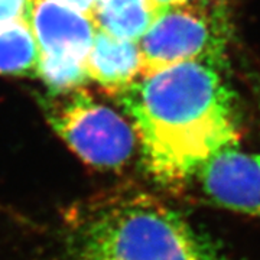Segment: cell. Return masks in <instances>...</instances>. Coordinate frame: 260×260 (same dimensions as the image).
<instances>
[{
    "instance_id": "1",
    "label": "cell",
    "mask_w": 260,
    "mask_h": 260,
    "mask_svg": "<svg viewBox=\"0 0 260 260\" xmlns=\"http://www.w3.org/2000/svg\"><path fill=\"white\" fill-rule=\"evenodd\" d=\"M114 97L160 184L185 182L218 150L239 143L236 97L221 67L201 61L168 67L139 75Z\"/></svg>"
},
{
    "instance_id": "2",
    "label": "cell",
    "mask_w": 260,
    "mask_h": 260,
    "mask_svg": "<svg viewBox=\"0 0 260 260\" xmlns=\"http://www.w3.org/2000/svg\"><path fill=\"white\" fill-rule=\"evenodd\" d=\"M73 260H227L156 198L123 192L90 205L71 237Z\"/></svg>"
},
{
    "instance_id": "3",
    "label": "cell",
    "mask_w": 260,
    "mask_h": 260,
    "mask_svg": "<svg viewBox=\"0 0 260 260\" xmlns=\"http://www.w3.org/2000/svg\"><path fill=\"white\" fill-rule=\"evenodd\" d=\"M229 38V16L220 0L160 9L138 41L140 75L191 61L223 68Z\"/></svg>"
},
{
    "instance_id": "4",
    "label": "cell",
    "mask_w": 260,
    "mask_h": 260,
    "mask_svg": "<svg viewBox=\"0 0 260 260\" xmlns=\"http://www.w3.org/2000/svg\"><path fill=\"white\" fill-rule=\"evenodd\" d=\"M48 119L65 143L88 165L121 168L133 155L138 136L132 123L100 104L83 88L52 94Z\"/></svg>"
},
{
    "instance_id": "5",
    "label": "cell",
    "mask_w": 260,
    "mask_h": 260,
    "mask_svg": "<svg viewBox=\"0 0 260 260\" xmlns=\"http://www.w3.org/2000/svg\"><path fill=\"white\" fill-rule=\"evenodd\" d=\"M204 194L218 207L260 218V153L233 145L198 169Z\"/></svg>"
},
{
    "instance_id": "6",
    "label": "cell",
    "mask_w": 260,
    "mask_h": 260,
    "mask_svg": "<svg viewBox=\"0 0 260 260\" xmlns=\"http://www.w3.org/2000/svg\"><path fill=\"white\" fill-rule=\"evenodd\" d=\"M29 23L39 54L87 61L97 23L93 16L61 0H34Z\"/></svg>"
},
{
    "instance_id": "7",
    "label": "cell",
    "mask_w": 260,
    "mask_h": 260,
    "mask_svg": "<svg viewBox=\"0 0 260 260\" xmlns=\"http://www.w3.org/2000/svg\"><path fill=\"white\" fill-rule=\"evenodd\" d=\"M142 55L138 42L119 39L97 29L87 56L88 77L112 95L126 88L140 75Z\"/></svg>"
},
{
    "instance_id": "8",
    "label": "cell",
    "mask_w": 260,
    "mask_h": 260,
    "mask_svg": "<svg viewBox=\"0 0 260 260\" xmlns=\"http://www.w3.org/2000/svg\"><path fill=\"white\" fill-rule=\"evenodd\" d=\"M159 12L153 0H99L94 20L109 35L138 42Z\"/></svg>"
},
{
    "instance_id": "9",
    "label": "cell",
    "mask_w": 260,
    "mask_h": 260,
    "mask_svg": "<svg viewBox=\"0 0 260 260\" xmlns=\"http://www.w3.org/2000/svg\"><path fill=\"white\" fill-rule=\"evenodd\" d=\"M39 47L29 20L0 22V74L38 77Z\"/></svg>"
},
{
    "instance_id": "10",
    "label": "cell",
    "mask_w": 260,
    "mask_h": 260,
    "mask_svg": "<svg viewBox=\"0 0 260 260\" xmlns=\"http://www.w3.org/2000/svg\"><path fill=\"white\" fill-rule=\"evenodd\" d=\"M38 77L44 80L52 94L67 93L75 88H81L90 80L87 73V61L42 54H39Z\"/></svg>"
},
{
    "instance_id": "11",
    "label": "cell",
    "mask_w": 260,
    "mask_h": 260,
    "mask_svg": "<svg viewBox=\"0 0 260 260\" xmlns=\"http://www.w3.org/2000/svg\"><path fill=\"white\" fill-rule=\"evenodd\" d=\"M34 0H0V22L29 20Z\"/></svg>"
},
{
    "instance_id": "12",
    "label": "cell",
    "mask_w": 260,
    "mask_h": 260,
    "mask_svg": "<svg viewBox=\"0 0 260 260\" xmlns=\"http://www.w3.org/2000/svg\"><path fill=\"white\" fill-rule=\"evenodd\" d=\"M61 2L74 6L78 10H81V12L93 16V18L94 13H95V9H97V3H99V0H61Z\"/></svg>"
},
{
    "instance_id": "13",
    "label": "cell",
    "mask_w": 260,
    "mask_h": 260,
    "mask_svg": "<svg viewBox=\"0 0 260 260\" xmlns=\"http://www.w3.org/2000/svg\"><path fill=\"white\" fill-rule=\"evenodd\" d=\"M155 5L159 9H165L171 6H181V5H192V3H205V2H211V0H153Z\"/></svg>"
},
{
    "instance_id": "14",
    "label": "cell",
    "mask_w": 260,
    "mask_h": 260,
    "mask_svg": "<svg viewBox=\"0 0 260 260\" xmlns=\"http://www.w3.org/2000/svg\"><path fill=\"white\" fill-rule=\"evenodd\" d=\"M257 103H259V112H260V85H257Z\"/></svg>"
}]
</instances>
